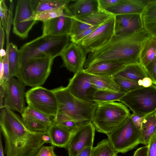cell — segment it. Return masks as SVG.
Wrapping results in <instances>:
<instances>
[{"label":"cell","mask_w":156,"mask_h":156,"mask_svg":"<svg viewBox=\"0 0 156 156\" xmlns=\"http://www.w3.org/2000/svg\"><path fill=\"white\" fill-rule=\"evenodd\" d=\"M115 15L106 10L99 9L96 12L78 16H74L78 20L92 26L100 25Z\"/></svg>","instance_id":"cell-25"},{"label":"cell","mask_w":156,"mask_h":156,"mask_svg":"<svg viewBox=\"0 0 156 156\" xmlns=\"http://www.w3.org/2000/svg\"><path fill=\"white\" fill-rule=\"evenodd\" d=\"M5 94V90L2 87L0 86V108H3V100Z\"/></svg>","instance_id":"cell-49"},{"label":"cell","mask_w":156,"mask_h":156,"mask_svg":"<svg viewBox=\"0 0 156 156\" xmlns=\"http://www.w3.org/2000/svg\"><path fill=\"white\" fill-rule=\"evenodd\" d=\"M129 110L122 103L115 101L98 104L92 122L96 130L107 135L116 129L130 115Z\"/></svg>","instance_id":"cell-5"},{"label":"cell","mask_w":156,"mask_h":156,"mask_svg":"<svg viewBox=\"0 0 156 156\" xmlns=\"http://www.w3.org/2000/svg\"><path fill=\"white\" fill-rule=\"evenodd\" d=\"M3 58H0V82H1L3 75Z\"/></svg>","instance_id":"cell-50"},{"label":"cell","mask_w":156,"mask_h":156,"mask_svg":"<svg viewBox=\"0 0 156 156\" xmlns=\"http://www.w3.org/2000/svg\"><path fill=\"white\" fill-rule=\"evenodd\" d=\"M90 81L92 84L97 90L120 91L119 87L112 77L91 75Z\"/></svg>","instance_id":"cell-29"},{"label":"cell","mask_w":156,"mask_h":156,"mask_svg":"<svg viewBox=\"0 0 156 156\" xmlns=\"http://www.w3.org/2000/svg\"><path fill=\"white\" fill-rule=\"evenodd\" d=\"M126 65L117 62L104 61L94 63L84 70L92 75L113 78Z\"/></svg>","instance_id":"cell-18"},{"label":"cell","mask_w":156,"mask_h":156,"mask_svg":"<svg viewBox=\"0 0 156 156\" xmlns=\"http://www.w3.org/2000/svg\"><path fill=\"white\" fill-rule=\"evenodd\" d=\"M114 77L126 79L138 83L148 77L144 67L139 62L126 65Z\"/></svg>","instance_id":"cell-24"},{"label":"cell","mask_w":156,"mask_h":156,"mask_svg":"<svg viewBox=\"0 0 156 156\" xmlns=\"http://www.w3.org/2000/svg\"><path fill=\"white\" fill-rule=\"evenodd\" d=\"M113 78L119 87L120 91L126 93L143 87L139 85L138 83L126 79L118 77H114Z\"/></svg>","instance_id":"cell-35"},{"label":"cell","mask_w":156,"mask_h":156,"mask_svg":"<svg viewBox=\"0 0 156 156\" xmlns=\"http://www.w3.org/2000/svg\"><path fill=\"white\" fill-rule=\"evenodd\" d=\"M66 6L34 14L31 17V20L40 21L44 22L62 15Z\"/></svg>","instance_id":"cell-33"},{"label":"cell","mask_w":156,"mask_h":156,"mask_svg":"<svg viewBox=\"0 0 156 156\" xmlns=\"http://www.w3.org/2000/svg\"><path fill=\"white\" fill-rule=\"evenodd\" d=\"M148 146L147 145L137 149L133 156H148Z\"/></svg>","instance_id":"cell-45"},{"label":"cell","mask_w":156,"mask_h":156,"mask_svg":"<svg viewBox=\"0 0 156 156\" xmlns=\"http://www.w3.org/2000/svg\"><path fill=\"white\" fill-rule=\"evenodd\" d=\"M95 127L92 122L82 125L72 135L66 149L69 156H76L87 147H92Z\"/></svg>","instance_id":"cell-13"},{"label":"cell","mask_w":156,"mask_h":156,"mask_svg":"<svg viewBox=\"0 0 156 156\" xmlns=\"http://www.w3.org/2000/svg\"><path fill=\"white\" fill-rule=\"evenodd\" d=\"M115 16L101 24L89 35L78 42L87 54L107 42L114 34Z\"/></svg>","instance_id":"cell-11"},{"label":"cell","mask_w":156,"mask_h":156,"mask_svg":"<svg viewBox=\"0 0 156 156\" xmlns=\"http://www.w3.org/2000/svg\"><path fill=\"white\" fill-rule=\"evenodd\" d=\"M90 75L85 72L84 69L80 71L69 79L67 87L75 97L88 102L94 101L93 96L97 90L90 82Z\"/></svg>","instance_id":"cell-14"},{"label":"cell","mask_w":156,"mask_h":156,"mask_svg":"<svg viewBox=\"0 0 156 156\" xmlns=\"http://www.w3.org/2000/svg\"><path fill=\"white\" fill-rule=\"evenodd\" d=\"M57 156V155H56V156Z\"/></svg>","instance_id":"cell-54"},{"label":"cell","mask_w":156,"mask_h":156,"mask_svg":"<svg viewBox=\"0 0 156 156\" xmlns=\"http://www.w3.org/2000/svg\"><path fill=\"white\" fill-rule=\"evenodd\" d=\"M100 25L93 26L81 32L78 34L70 37V41L75 43H77L78 42L92 33Z\"/></svg>","instance_id":"cell-40"},{"label":"cell","mask_w":156,"mask_h":156,"mask_svg":"<svg viewBox=\"0 0 156 156\" xmlns=\"http://www.w3.org/2000/svg\"><path fill=\"white\" fill-rule=\"evenodd\" d=\"M127 93L122 91L97 90L93 98V101L98 104L119 101Z\"/></svg>","instance_id":"cell-30"},{"label":"cell","mask_w":156,"mask_h":156,"mask_svg":"<svg viewBox=\"0 0 156 156\" xmlns=\"http://www.w3.org/2000/svg\"><path fill=\"white\" fill-rule=\"evenodd\" d=\"M6 50L8 52L10 78L16 77L20 68L19 50L16 45L12 42L7 44Z\"/></svg>","instance_id":"cell-26"},{"label":"cell","mask_w":156,"mask_h":156,"mask_svg":"<svg viewBox=\"0 0 156 156\" xmlns=\"http://www.w3.org/2000/svg\"><path fill=\"white\" fill-rule=\"evenodd\" d=\"M87 54L80 46L70 42L60 55L63 61L62 66L76 74L84 69Z\"/></svg>","instance_id":"cell-15"},{"label":"cell","mask_w":156,"mask_h":156,"mask_svg":"<svg viewBox=\"0 0 156 156\" xmlns=\"http://www.w3.org/2000/svg\"><path fill=\"white\" fill-rule=\"evenodd\" d=\"M54 146H42L35 156H55L54 152Z\"/></svg>","instance_id":"cell-42"},{"label":"cell","mask_w":156,"mask_h":156,"mask_svg":"<svg viewBox=\"0 0 156 156\" xmlns=\"http://www.w3.org/2000/svg\"><path fill=\"white\" fill-rule=\"evenodd\" d=\"M70 41L69 35L52 36L42 35L23 44L19 50L20 66L37 58L54 59L60 55Z\"/></svg>","instance_id":"cell-3"},{"label":"cell","mask_w":156,"mask_h":156,"mask_svg":"<svg viewBox=\"0 0 156 156\" xmlns=\"http://www.w3.org/2000/svg\"><path fill=\"white\" fill-rule=\"evenodd\" d=\"M0 23L5 31L8 32L9 25L10 16L9 9L7 7L4 0H0Z\"/></svg>","instance_id":"cell-36"},{"label":"cell","mask_w":156,"mask_h":156,"mask_svg":"<svg viewBox=\"0 0 156 156\" xmlns=\"http://www.w3.org/2000/svg\"><path fill=\"white\" fill-rule=\"evenodd\" d=\"M21 115L22 117H29L49 126L53 122L52 118L28 106L26 107Z\"/></svg>","instance_id":"cell-32"},{"label":"cell","mask_w":156,"mask_h":156,"mask_svg":"<svg viewBox=\"0 0 156 156\" xmlns=\"http://www.w3.org/2000/svg\"><path fill=\"white\" fill-rule=\"evenodd\" d=\"M0 126L5 142L6 156H35L44 144H51L48 132L30 130L22 119L8 108L1 109Z\"/></svg>","instance_id":"cell-1"},{"label":"cell","mask_w":156,"mask_h":156,"mask_svg":"<svg viewBox=\"0 0 156 156\" xmlns=\"http://www.w3.org/2000/svg\"><path fill=\"white\" fill-rule=\"evenodd\" d=\"M28 106L54 119L58 112L57 99L52 90L41 86L32 87L26 93Z\"/></svg>","instance_id":"cell-9"},{"label":"cell","mask_w":156,"mask_h":156,"mask_svg":"<svg viewBox=\"0 0 156 156\" xmlns=\"http://www.w3.org/2000/svg\"><path fill=\"white\" fill-rule=\"evenodd\" d=\"M117 153L107 138L98 142L96 147H92L91 156H113Z\"/></svg>","instance_id":"cell-31"},{"label":"cell","mask_w":156,"mask_h":156,"mask_svg":"<svg viewBox=\"0 0 156 156\" xmlns=\"http://www.w3.org/2000/svg\"><path fill=\"white\" fill-rule=\"evenodd\" d=\"M73 15L67 6L63 14L43 22V35L60 36L69 35Z\"/></svg>","instance_id":"cell-16"},{"label":"cell","mask_w":156,"mask_h":156,"mask_svg":"<svg viewBox=\"0 0 156 156\" xmlns=\"http://www.w3.org/2000/svg\"><path fill=\"white\" fill-rule=\"evenodd\" d=\"M147 115L133 113L132 114H130V117L135 126L140 130L143 120Z\"/></svg>","instance_id":"cell-43"},{"label":"cell","mask_w":156,"mask_h":156,"mask_svg":"<svg viewBox=\"0 0 156 156\" xmlns=\"http://www.w3.org/2000/svg\"><path fill=\"white\" fill-rule=\"evenodd\" d=\"M148 76L156 85V57L154 59L144 67Z\"/></svg>","instance_id":"cell-39"},{"label":"cell","mask_w":156,"mask_h":156,"mask_svg":"<svg viewBox=\"0 0 156 156\" xmlns=\"http://www.w3.org/2000/svg\"><path fill=\"white\" fill-rule=\"evenodd\" d=\"M121 0H98L99 9L107 10L118 4Z\"/></svg>","instance_id":"cell-41"},{"label":"cell","mask_w":156,"mask_h":156,"mask_svg":"<svg viewBox=\"0 0 156 156\" xmlns=\"http://www.w3.org/2000/svg\"><path fill=\"white\" fill-rule=\"evenodd\" d=\"M115 18V34L132 33L143 29L141 14L118 15Z\"/></svg>","instance_id":"cell-17"},{"label":"cell","mask_w":156,"mask_h":156,"mask_svg":"<svg viewBox=\"0 0 156 156\" xmlns=\"http://www.w3.org/2000/svg\"><path fill=\"white\" fill-rule=\"evenodd\" d=\"M72 1L66 0L32 1L34 14L68 6Z\"/></svg>","instance_id":"cell-28"},{"label":"cell","mask_w":156,"mask_h":156,"mask_svg":"<svg viewBox=\"0 0 156 156\" xmlns=\"http://www.w3.org/2000/svg\"><path fill=\"white\" fill-rule=\"evenodd\" d=\"M22 117L23 122L26 127L30 130L34 132H47L50 126L29 117Z\"/></svg>","instance_id":"cell-34"},{"label":"cell","mask_w":156,"mask_h":156,"mask_svg":"<svg viewBox=\"0 0 156 156\" xmlns=\"http://www.w3.org/2000/svg\"><path fill=\"white\" fill-rule=\"evenodd\" d=\"M119 101L127 106L133 113L148 115L156 111V85L142 87L130 91Z\"/></svg>","instance_id":"cell-7"},{"label":"cell","mask_w":156,"mask_h":156,"mask_svg":"<svg viewBox=\"0 0 156 156\" xmlns=\"http://www.w3.org/2000/svg\"><path fill=\"white\" fill-rule=\"evenodd\" d=\"M74 16H83L97 12L99 9L98 0H77L68 6Z\"/></svg>","instance_id":"cell-23"},{"label":"cell","mask_w":156,"mask_h":156,"mask_svg":"<svg viewBox=\"0 0 156 156\" xmlns=\"http://www.w3.org/2000/svg\"><path fill=\"white\" fill-rule=\"evenodd\" d=\"M25 85L18 79L10 77L5 90L3 108H7L22 114L26 107Z\"/></svg>","instance_id":"cell-12"},{"label":"cell","mask_w":156,"mask_h":156,"mask_svg":"<svg viewBox=\"0 0 156 156\" xmlns=\"http://www.w3.org/2000/svg\"><path fill=\"white\" fill-rule=\"evenodd\" d=\"M113 156H118L117 155V154H115L113 155Z\"/></svg>","instance_id":"cell-53"},{"label":"cell","mask_w":156,"mask_h":156,"mask_svg":"<svg viewBox=\"0 0 156 156\" xmlns=\"http://www.w3.org/2000/svg\"><path fill=\"white\" fill-rule=\"evenodd\" d=\"M151 0H121L117 5L106 10L115 16L141 14Z\"/></svg>","instance_id":"cell-19"},{"label":"cell","mask_w":156,"mask_h":156,"mask_svg":"<svg viewBox=\"0 0 156 156\" xmlns=\"http://www.w3.org/2000/svg\"><path fill=\"white\" fill-rule=\"evenodd\" d=\"M55 124L73 133L82 125L84 123L80 122L71 118H69L62 122Z\"/></svg>","instance_id":"cell-37"},{"label":"cell","mask_w":156,"mask_h":156,"mask_svg":"<svg viewBox=\"0 0 156 156\" xmlns=\"http://www.w3.org/2000/svg\"><path fill=\"white\" fill-rule=\"evenodd\" d=\"M34 14L32 0H18L13 22V33L23 39L26 38L29 31L37 22L36 20H29Z\"/></svg>","instance_id":"cell-10"},{"label":"cell","mask_w":156,"mask_h":156,"mask_svg":"<svg viewBox=\"0 0 156 156\" xmlns=\"http://www.w3.org/2000/svg\"><path fill=\"white\" fill-rule=\"evenodd\" d=\"M107 135L111 145L118 153H125L140 144V130L135 126L130 116Z\"/></svg>","instance_id":"cell-8"},{"label":"cell","mask_w":156,"mask_h":156,"mask_svg":"<svg viewBox=\"0 0 156 156\" xmlns=\"http://www.w3.org/2000/svg\"><path fill=\"white\" fill-rule=\"evenodd\" d=\"M153 82L148 77H146L142 80V86L144 87H148L151 86Z\"/></svg>","instance_id":"cell-48"},{"label":"cell","mask_w":156,"mask_h":156,"mask_svg":"<svg viewBox=\"0 0 156 156\" xmlns=\"http://www.w3.org/2000/svg\"><path fill=\"white\" fill-rule=\"evenodd\" d=\"M156 57V38L151 37L142 49L139 62L145 67Z\"/></svg>","instance_id":"cell-27"},{"label":"cell","mask_w":156,"mask_h":156,"mask_svg":"<svg viewBox=\"0 0 156 156\" xmlns=\"http://www.w3.org/2000/svg\"><path fill=\"white\" fill-rule=\"evenodd\" d=\"M156 134V111L144 118L140 130V144L147 145L151 138Z\"/></svg>","instance_id":"cell-22"},{"label":"cell","mask_w":156,"mask_h":156,"mask_svg":"<svg viewBox=\"0 0 156 156\" xmlns=\"http://www.w3.org/2000/svg\"><path fill=\"white\" fill-rule=\"evenodd\" d=\"M48 133L52 145L66 149L73 134L54 122L49 127Z\"/></svg>","instance_id":"cell-21"},{"label":"cell","mask_w":156,"mask_h":156,"mask_svg":"<svg viewBox=\"0 0 156 156\" xmlns=\"http://www.w3.org/2000/svg\"><path fill=\"white\" fill-rule=\"evenodd\" d=\"M92 147H87L80 152L76 156H91Z\"/></svg>","instance_id":"cell-47"},{"label":"cell","mask_w":156,"mask_h":156,"mask_svg":"<svg viewBox=\"0 0 156 156\" xmlns=\"http://www.w3.org/2000/svg\"><path fill=\"white\" fill-rule=\"evenodd\" d=\"M143 28L156 38V0H151L141 14Z\"/></svg>","instance_id":"cell-20"},{"label":"cell","mask_w":156,"mask_h":156,"mask_svg":"<svg viewBox=\"0 0 156 156\" xmlns=\"http://www.w3.org/2000/svg\"><path fill=\"white\" fill-rule=\"evenodd\" d=\"M6 54L3 58V75L2 80L0 82V86L5 90L10 78L8 63V52L6 50Z\"/></svg>","instance_id":"cell-38"},{"label":"cell","mask_w":156,"mask_h":156,"mask_svg":"<svg viewBox=\"0 0 156 156\" xmlns=\"http://www.w3.org/2000/svg\"><path fill=\"white\" fill-rule=\"evenodd\" d=\"M151 37L144 28L132 33L114 34L103 45L88 54L83 69L104 61L125 65L139 62L141 51Z\"/></svg>","instance_id":"cell-2"},{"label":"cell","mask_w":156,"mask_h":156,"mask_svg":"<svg viewBox=\"0 0 156 156\" xmlns=\"http://www.w3.org/2000/svg\"><path fill=\"white\" fill-rule=\"evenodd\" d=\"M52 90L57 99L58 112L83 123L92 122L98 103L79 99L73 96L67 87L60 86Z\"/></svg>","instance_id":"cell-4"},{"label":"cell","mask_w":156,"mask_h":156,"mask_svg":"<svg viewBox=\"0 0 156 156\" xmlns=\"http://www.w3.org/2000/svg\"><path fill=\"white\" fill-rule=\"evenodd\" d=\"M147 145L148 156H156V134L151 138Z\"/></svg>","instance_id":"cell-44"},{"label":"cell","mask_w":156,"mask_h":156,"mask_svg":"<svg viewBox=\"0 0 156 156\" xmlns=\"http://www.w3.org/2000/svg\"><path fill=\"white\" fill-rule=\"evenodd\" d=\"M5 30L3 28L2 26L0 23V50L3 49V45L5 37Z\"/></svg>","instance_id":"cell-46"},{"label":"cell","mask_w":156,"mask_h":156,"mask_svg":"<svg viewBox=\"0 0 156 156\" xmlns=\"http://www.w3.org/2000/svg\"><path fill=\"white\" fill-rule=\"evenodd\" d=\"M6 52L4 49L0 50V58H3L6 54Z\"/></svg>","instance_id":"cell-52"},{"label":"cell","mask_w":156,"mask_h":156,"mask_svg":"<svg viewBox=\"0 0 156 156\" xmlns=\"http://www.w3.org/2000/svg\"><path fill=\"white\" fill-rule=\"evenodd\" d=\"M0 156H4L2 141V135L1 133L0 138Z\"/></svg>","instance_id":"cell-51"},{"label":"cell","mask_w":156,"mask_h":156,"mask_svg":"<svg viewBox=\"0 0 156 156\" xmlns=\"http://www.w3.org/2000/svg\"><path fill=\"white\" fill-rule=\"evenodd\" d=\"M53 60L48 57L30 60L20 66L16 77L25 86H41L50 74Z\"/></svg>","instance_id":"cell-6"}]
</instances>
